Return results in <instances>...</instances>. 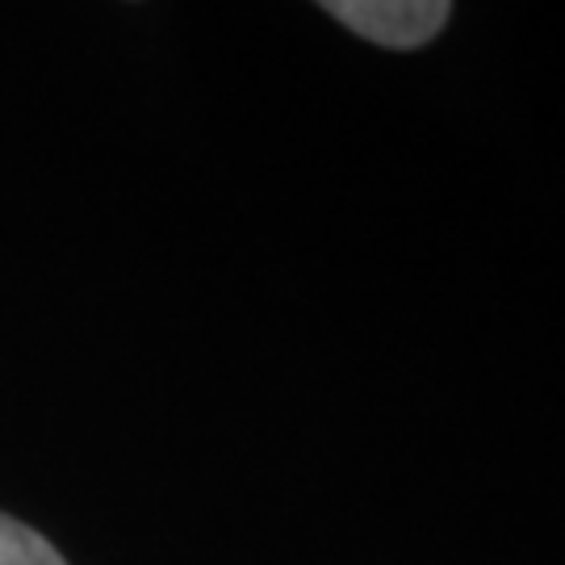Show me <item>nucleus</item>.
<instances>
[{
  "mask_svg": "<svg viewBox=\"0 0 565 565\" xmlns=\"http://www.w3.org/2000/svg\"><path fill=\"white\" fill-rule=\"evenodd\" d=\"M331 18L356 30L361 39L390 46V51H415L431 42L452 18L448 0H327Z\"/></svg>",
  "mask_w": 565,
  "mask_h": 565,
  "instance_id": "1",
  "label": "nucleus"
},
{
  "mask_svg": "<svg viewBox=\"0 0 565 565\" xmlns=\"http://www.w3.org/2000/svg\"><path fill=\"white\" fill-rule=\"evenodd\" d=\"M0 565H67L42 532L0 511Z\"/></svg>",
  "mask_w": 565,
  "mask_h": 565,
  "instance_id": "2",
  "label": "nucleus"
}]
</instances>
